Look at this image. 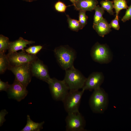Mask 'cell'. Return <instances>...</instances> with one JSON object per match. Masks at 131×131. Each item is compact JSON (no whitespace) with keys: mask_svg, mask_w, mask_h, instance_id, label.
I'll list each match as a JSON object with an SVG mask.
<instances>
[{"mask_svg":"<svg viewBox=\"0 0 131 131\" xmlns=\"http://www.w3.org/2000/svg\"><path fill=\"white\" fill-rule=\"evenodd\" d=\"M10 42L8 38L0 34V53H5L8 49Z\"/></svg>","mask_w":131,"mask_h":131,"instance_id":"obj_20","label":"cell"},{"mask_svg":"<svg viewBox=\"0 0 131 131\" xmlns=\"http://www.w3.org/2000/svg\"><path fill=\"white\" fill-rule=\"evenodd\" d=\"M69 0L71 1V2H72L73 5L74 6L75 4V2L74 0Z\"/></svg>","mask_w":131,"mask_h":131,"instance_id":"obj_31","label":"cell"},{"mask_svg":"<svg viewBox=\"0 0 131 131\" xmlns=\"http://www.w3.org/2000/svg\"><path fill=\"white\" fill-rule=\"evenodd\" d=\"M79 0H74L75 1V2L78 1Z\"/></svg>","mask_w":131,"mask_h":131,"instance_id":"obj_32","label":"cell"},{"mask_svg":"<svg viewBox=\"0 0 131 131\" xmlns=\"http://www.w3.org/2000/svg\"><path fill=\"white\" fill-rule=\"evenodd\" d=\"M54 53L61 67L66 70L74 66L76 54L75 51L69 46H61L56 48Z\"/></svg>","mask_w":131,"mask_h":131,"instance_id":"obj_1","label":"cell"},{"mask_svg":"<svg viewBox=\"0 0 131 131\" xmlns=\"http://www.w3.org/2000/svg\"><path fill=\"white\" fill-rule=\"evenodd\" d=\"M27 118L26 124L21 131H40L43 128L44 121L39 123L35 122L31 119L28 115H27Z\"/></svg>","mask_w":131,"mask_h":131,"instance_id":"obj_16","label":"cell"},{"mask_svg":"<svg viewBox=\"0 0 131 131\" xmlns=\"http://www.w3.org/2000/svg\"><path fill=\"white\" fill-rule=\"evenodd\" d=\"M118 21V16L116 15L115 19L112 20L109 24L111 27L115 30H118L120 28Z\"/></svg>","mask_w":131,"mask_h":131,"instance_id":"obj_26","label":"cell"},{"mask_svg":"<svg viewBox=\"0 0 131 131\" xmlns=\"http://www.w3.org/2000/svg\"><path fill=\"white\" fill-rule=\"evenodd\" d=\"M90 53L92 59L100 64L108 63L112 59V52L106 44L96 43L92 48Z\"/></svg>","mask_w":131,"mask_h":131,"instance_id":"obj_5","label":"cell"},{"mask_svg":"<svg viewBox=\"0 0 131 131\" xmlns=\"http://www.w3.org/2000/svg\"><path fill=\"white\" fill-rule=\"evenodd\" d=\"M89 104L92 111L102 113L106 110L108 103V96L100 87L94 90L89 100Z\"/></svg>","mask_w":131,"mask_h":131,"instance_id":"obj_2","label":"cell"},{"mask_svg":"<svg viewBox=\"0 0 131 131\" xmlns=\"http://www.w3.org/2000/svg\"><path fill=\"white\" fill-rule=\"evenodd\" d=\"M8 69L14 74L15 79L26 88L30 82L32 76L31 70V63L16 66L10 65Z\"/></svg>","mask_w":131,"mask_h":131,"instance_id":"obj_6","label":"cell"},{"mask_svg":"<svg viewBox=\"0 0 131 131\" xmlns=\"http://www.w3.org/2000/svg\"><path fill=\"white\" fill-rule=\"evenodd\" d=\"M66 16L69 27L71 30L77 32L83 28V26L79 20L71 18L67 15Z\"/></svg>","mask_w":131,"mask_h":131,"instance_id":"obj_18","label":"cell"},{"mask_svg":"<svg viewBox=\"0 0 131 131\" xmlns=\"http://www.w3.org/2000/svg\"><path fill=\"white\" fill-rule=\"evenodd\" d=\"M54 7L56 10L61 12H65L67 7L64 3L60 1L56 2Z\"/></svg>","mask_w":131,"mask_h":131,"instance_id":"obj_25","label":"cell"},{"mask_svg":"<svg viewBox=\"0 0 131 131\" xmlns=\"http://www.w3.org/2000/svg\"><path fill=\"white\" fill-rule=\"evenodd\" d=\"M63 80L70 90H77L82 89L87 78L74 66L65 70Z\"/></svg>","mask_w":131,"mask_h":131,"instance_id":"obj_3","label":"cell"},{"mask_svg":"<svg viewBox=\"0 0 131 131\" xmlns=\"http://www.w3.org/2000/svg\"><path fill=\"white\" fill-rule=\"evenodd\" d=\"M43 46L41 45L30 46L25 49L27 53L33 55H36L42 48Z\"/></svg>","mask_w":131,"mask_h":131,"instance_id":"obj_23","label":"cell"},{"mask_svg":"<svg viewBox=\"0 0 131 131\" xmlns=\"http://www.w3.org/2000/svg\"><path fill=\"white\" fill-rule=\"evenodd\" d=\"M93 27L100 36L104 37L111 31L109 24L104 18L96 24H93Z\"/></svg>","mask_w":131,"mask_h":131,"instance_id":"obj_15","label":"cell"},{"mask_svg":"<svg viewBox=\"0 0 131 131\" xmlns=\"http://www.w3.org/2000/svg\"><path fill=\"white\" fill-rule=\"evenodd\" d=\"M104 79L103 74L100 72H94L87 78L84 85L82 89L91 91L100 87Z\"/></svg>","mask_w":131,"mask_h":131,"instance_id":"obj_12","label":"cell"},{"mask_svg":"<svg viewBox=\"0 0 131 131\" xmlns=\"http://www.w3.org/2000/svg\"><path fill=\"white\" fill-rule=\"evenodd\" d=\"M86 11H79V21L84 27L87 24L88 16L86 15Z\"/></svg>","mask_w":131,"mask_h":131,"instance_id":"obj_24","label":"cell"},{"mask_svg":"<svg viewBox=\"0 0 131 131\" xmlns=\"http://www.w3.org/2000/svg\"><path fill=\"white\" fill-rule=\"evenodd\" d=\"M7 55L10 65L13 66L31 63L38 58L36 55L28 54L25 51V49L18 52H16L8 53Z\"/></svg>","mask_w":131,"mask_h":131,"instance_id":"obj_9","label":"cell"},{"mask_svg":"<svg viewBox=\"0 0 131 131\" xmlns=\"http://www.w3.org/2000/svg\"><path fill=\"white\" fill-rule=\"evenodd\" d=\"M32 76H34L48 83L51 79L47 66L38 58L31 63Z\"/></svg>","mask_w":131,"mask_h":131,"instance_id":"obj_10","label":"cell"},{"mask_svg":"<svg viewBox=\"0 0 131 131\" xmlns=\"http://www.w3.org/2000/svg\"><path fill=\"white\" fill-rule=\"evenodd\" d=\"M100 3L101 7L104 10L106 11L110 15H113L114 12L113 11L114 8L113 1L108 0H102Z\"/></svg>","mask_w":131,"mask_h":131,"instance_id":"obj_22","label":"cell"},{"mask_svg":"<svg viewBox=\"0 0 131 131\" xmlns=\"http://www.w3.org/2000/svg\"><path fill=\"white\" fill-rule=\"evenodd\" d=\"M84 90H69L62 101L65 109L68 114L79 112V108Z\"/></svg>","mask_w":131,"mask_h":131,"instance_id":"obj_4","label":"cell"},{"mask_svg":"<svg viewBox=\"0 0 131 131\" xmlns=\"http://www.w3.org/2000/svg\"><path fill=\"white\" fill-rule=\"evenodd\" d=\"M26 88L15 79L13 83L10 85L7 92L9 97L18 101H20L24 99L28 94Z\"/></svg>","mask_w":131,"mask_h":131,"instance_id":"obj_11","label":"cell"},{"mask_svg":"<svg viewBox=\"0 0 131 131\" xmlns=\"http://www.w3.org/2000/svg\"><path fill=\"white\" fill-rule=\"evenodd\" d=\"M8 82H4L0 80V91H7L10 86Z\"/></svg>","mask_w":131,"mask_h":131,"instance_id":"obj_28","label":"cell"},{"mask_svg":"<svg viewBox=\"0 0 131 131\" xmlns=\"http://www.w3.org/2000/svg\"><path fill=\"white\" fill-rule=\"evenodd\" d=\"M24 1L28 2H31L33 1H36L37 0H23Z\"/></svg>","mask_w":131,"mask_h":131,"instance_id":"obj_30","label":"cell"},{"mask_svg":"<svg viewBox=\"0 0 131 131\" xmlns=\"http://www.w3.org/2000/svg\"><path fill=\"white\" fill-rule=\"evenodd\" d=\"M130 19H131V4L127 9L125 14L122 18L121 20L123 22H125Z\"/></svg>","mask_w":131,"mask_h":131,"instance_id":"obj_27","label":"cell"},{"mask_svg":"<svg viewBox=\"0 0 131 131\" xmlns=\"http://www.w3.org/2000/svg\"><path fill=\"white\" fill-rule=\"evenodd\" d=\"M48 84L53 99L62 101L69 90L64 80H59L55 78H51Z\"/></svg>","mask_w":131,"mask_h":131,"instance_id":"obj_7","label":"cell"},{"mask_svg":"<svg viewBox=\"0 0 131 131\" xmlns=\"http://www.w3.org/2000/svg\"><path fill=\"white\" fill-rule=\"evenodd\" d=\"M114 8L115 10L116 15L118 16L120 11L128 8L126 0H113Z\"/></svg>","mask_w":131,"mask_h":131,"instance_id":"obj_19","label":"cell"},{"mask_svg":"<svg viewBox=\"0 0 131 131\" xmlns=\"http://www.w3.org/2000/svg\"><path fill=\"white\" fill-rule=\"evenodd\" d=\"M97 0H79L75 2V9L80 11H92L98 4Z\"/></svg>","mask_w":131,"mask_h":131,"instance_id":"obj_14","label":"cell"},{"mask_svg":"<svg viewBox=\"0 0 131 131\" xmlns=\"http://www.w3.org/2000/svg\"><path fill=\"white\" fill-rule=\"evenodd\" d=\"M8 113V112L5 109L1 110L0 112V126H1L3 123L6 121L5 117L6 115Z\"/></svg>","mask_w":131,"mask_h":131,"instance_id":"obj_29","label":"cell"},{"mask_svg":"<svg viewBox=\"0 0 131 131\" xmlns=\"http://www.w3.org/2000/svg\"><path fill=\"white\" fill-rule=\"evenodd\" d=\"M35 43L34 41H28L20 37L18 40L10 42L8 53L16 52L20 50H24V48L27 47V45H30Z\"/></svg>","mask_w":131,"mask_h":131,"instance_id":"obj_13","label":"cell"},{"mask_svg":"<svg viewBox=\"0 0 131 131\" xmlns=\"http://www.w3.org/2000/svg\"><path fill=\"white\" fill-rule=\"evenodd\" d=\"M10 64L7 54L0 53V74L4 73L8 69Z\"/></svg>","mask_w":131,"mask_h":131,"instance_id":"obj_17","label":"cell"},{"mask_svg":"<svg viewBox=\"0 0 131 131\" xmlns=\"http://www.w3.org/2000/svg\"><path fill=\"white\" fill-rule=\"evenodd\" d=\"M94 10L95 12L94 17L93 24H96L103 18V15L104 11L102 8L98 5L96 6Z\"/></svg>","mask_w":131,"mask_h":131,"instance_id":"obj_21","label":"cell"},{"mask_svg":"<svg viewBox=\"0 0 131 131\" xmlns=\"http://www.w3.org/2000/svg\"><path fill=\"white\" fill-rule=\"evenodd\" d=\"M66 130L67 131H83L85 121L84 118L79 112L68 114L65 119Z\"/></svg>","mask_w":131,"mask_h":131,"instance_id":"obj_8","label":"cell"}]
</instances>
